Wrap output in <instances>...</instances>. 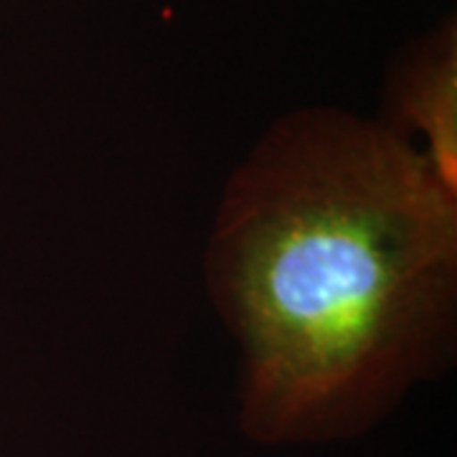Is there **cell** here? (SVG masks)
Wrapping results in <instances>:
<instances>
[{"instance_id": "obj_1", "label": "cell", "mask_w": 457, "mask_h": 457, "mask_svg": "<svg viewBox=\"0 0 457 457\" xmlns=\"http://www.w3.org/2000/svg\"><path fill=\"white\" fill-rule=\"evenodd\" d=\"M204 285L246 437H353L453 366L457 191L378 117L297 107L224 180Z\"/></svg>"}, {"instance_id": "obj_2", "label": "cell", "mask_w": 457, "mask_h": 457, "mask_svg": "<svg viewBox=\"0 0 457 457\" xmlns=\"http://www.w3.org/2000/svg\"><path fill=\"white\" fill-rule=\"evenodd\" d=\"M378 120L409 137L435 173L457 191L455 18H445L394 62Z\"/></svg>"}]
</instances>
